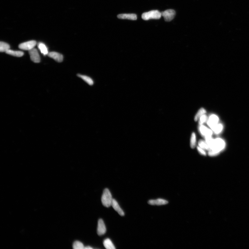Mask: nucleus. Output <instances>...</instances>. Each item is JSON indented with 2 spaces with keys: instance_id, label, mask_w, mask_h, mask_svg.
I'll list each match as a JSON object with an SVG mask.
<instances>
[{
  "instance_id": "dca6fc26",
  "label": "nucleus",
  "mask_w": 249,
  "mask_h": 249,
  "mask_svg": "<svg viewBox=\"0 0 249 249\" xmlns=\"http://www.w3.org/2000/svg\"><path fill=\"white\" fill-rule=\"evenodd\" d=\"M103 244L105 248L107 249H115L116 248L112 241L109 239L107 238L104 240Z\"/></svg>"
},
{
  "instance_id": "a211bd4d",
  "label": "nucleus",
  "mask_w": 249,
  "mask_h": 249,
  "mask_svg": "<svg viewBox=\"0 0 249 249\" xmlns=\"http://www.w3.org/2000/svg\"><path fill=\"white\" fill-rule=\"evenodd\" d=\"M10 45L9 44L4 42H1L0 43V51L1 53L5 52L8 51L10 49Z\"/></svg>"
},
{
  "instance_id": "ddd939ff",
  "label": "nucleus",
  "mask_w": 249,
  "mask_h": 249,
  "mask_svg": "<svg viewBox=\"0 0 249 249\" xmlns=\"http://www.w3.org/2000/svg\"><path fill=\"white\" fill-rule=\"evenodd\" d=\"M112 206L116 211L120 215L123 216L125 214L123 211L122 210L118 204V202L115 199H112Z\"/></svg>"
},
{
  "instance_id": "9b49d317",
  "label": "nucleus",
  "mask_w": 249,
  "mask_h": 249,
  "mask_svg": "<svg viewBox=\"0 0 249 249\" xmlns=\"http://www.w3.org/2000/svg\"><path fill=\"white\" fill-rule=\"evenodd\" d=\"M148 203L151 205L160 206L168 204V202L162 199H158L156 200H150L148 201Z\"/></svg>"
},
{
  "instance_id": "39448f33",
  "label": "nucleus",
  "mask_w": 249,
  "mask_h": 249,
  "mask_svg": "<svg viewBox=\"0 0 249 249\" xmlns=\"http://www.w3.org/2000/svg\"><path fill=\"white\" fill-rule=\"evenodd\" d=\"M37 45V42L34 40L22 43L19 45L20 49L25 50H29L33 49Z\"/></svg>"
},
{
  "instance_id": "5701e85b",
  "label": "nucleus",
  "mask_w": 249,
  "mask_h": 249,
  "mask_svg": "<svg viewBox=\"0 0 249 249\" xmlns=\"http://www.w3.org/2000/svg\"><path fill=\"white\" fill-rule=\"evenodd\" d=\"M73 248L74 249H83L85 248V246L81 242L76 241L73 243Z\"/></svg>"
},
{
  "instance_id": "20e7f679",
  "label": "nucleus",
  "mask_w": 249,
  "mask_h": 249,
  "mask_svg": "<svg viewBox=\"0 0 249 249\" xmlns=\"http://www.w3.org/2000/svg\"><path fill=\"white\" fill-rule=\"evenodd\" d=\"M161 15L166 22H170L173 19L176 15V12L174 10L168 9L161 12Z\"/></svg>"
},
{
  "instance_id": "aec40b11",
  "label": "nucleus",
  "mask_w": 249,
  "mask_h": 249,
  "mask_svg": "<svg viewBox=\"0 0 249 249\" xmlns=\"http://www.w3.org/2000/svg\"><path fill=\"white\" fill-rule=\"evenodd\" d=\"M206 112V110H205L203 108H201V109L199 110L197 113L196 114V115L195 116L194 120L195 121H197L202 116L204 115Z\"/></svg>"
},
{
  "instance_id": "0eeeda50",
  "label": "nucleus",
  "mask_w": 249,
  "mask_h": 249,
  "mask_svg": "<svg viewBox=\"0 0 249 249\" xmlns=\"http://www.w3.org/2000/svg\"><path fill=\"white\" fill-rule=\"evenodd\" d=\"M106 232V227L103 220L99 219L98 221L97 229V234L99 236H101L105 234Z\"/></svg>"
},
{
  "instance_id": "a878e982",
  "label": "nucleus",
  "mask_w": 249,
  "mask_h": 249,
  "mask_svg": "<svg viewBox=\"0 0 249 249\" xmlns=\"http://www.w3.org/2000/svg\"><path fill=\"white\" fill-rule=\"evenodd\" d=\"M84 249H93V248H91V247L90 246H86V247H85V248H84Z\"/></svg>"
},
{
  "instance_id": "393cba45",
  "label": "nucleus",
  "mask_w": 249,
  "mask_h": 249,
  "mask_svg": "<svg viewBox=\"0 0 249 249\" xmlns=\"http://www.w3.org/2000/svg\"><path fill=\"white\" fill-rule=\"evenodd\" d=\"M197 150L199 152V153L200 154L202 155H206V153L205 151H204V149H202V148H200L199 146H198L197 148Z\"/></svg>"
},
{
  "instance_id": "423d86ee",
  "label": "nucleus",
  "mask_w": 249,
  "mask_h": 249,
  "mask_svg": "<svg viewBox=\"0 0 249 249\" xmlns=\"http://www.w3.org/2000/svg\"><path fill=\"white\" fill-rule=\"evenodd\" d=\"M29 53L31 60L35 63H39L41 61L39 53L37 49L33 48L29 50Z\"/></svg>"
},
{
  "instance_id": "6ab92c4d",
  "label": "nucleus",
  "mask_w": 249,
  "mask_h": 249,
  "mask_svg": "<svg viewBox=\"0 0 249 249\" xmlns=\"http://www.w3.org/2000/svg\"><path fill=\"white\" fill-rule=\"evenodd\" d=\"M223 129V126L222 124H218L215 126L213 127L212 130L214 133L216 134H218L221 132Z\"/></svg>"
},
{
  "instance_id": "6e6552de",
  "label": "nucleus",
  "mask_w": 249,
  "mask_h": 249,
  "mask_svg": "<svg viewBox=\"0 0 249 249\" xmlns=\"http://www.w3.org/2000/svg\"><path fill=\"white\" fill-rule=\"evenodd\" d=\"M199 132L202 135L205 137H211L212 134V130L209 129L206 126L200 125L199 127Z\"/></svg>"
},
{
  "instance_id": "4468645a",
  "label": "nucleus",
  "mask_w": 249,
  "mask_h": 249,
  "mask_svg": "<svg viewBox=\"0 0 249 249\" xmlns=\"http://www.w3.org/2000/svg\"><path fill=\"white\" fill-rule=\"evenodd\" d=\"M77 76L78 77L81 78L82 80L85 81L86 83L90 86H93L94 82L93 79L91 77L86 75H82L81 74H78Z\"/></svg>"
},
{
  "instance_id": "f03ea898",
  "label": "nucleus",
  "mask_w": 249,
  "mask_h": 249,
  "mask_svg": "<svg viewBox=\"0 0 249 249\" xmlns=\"http://www.w3.org/2000/svg\"><path fill=\"white\" fill-rule=\"evenodd\" d=\"M112 199L111 193L108 189L106 188L104 190L101 197V202L103 206L106 207H109L112 206Z\"/></svg>"
},
{
  "instance_id": "1a4fd4ad",
  "label": "nucleus",
  "mask_w": 249,
  "mask_h": 249,
  "mask_svg": "<svg viewBox=\"0 0 249 249\" xmlns=\"http://www.w3.org/2000/svg\"><path fill=\"white\" fill-rule=\"evenodd\" d=\"M218 122L219 118L218 116L215 115H212L210 116L207 122V123L208 126L212 129L218 124Z\"/></svg>"
},
{
  "instance_id": "2eb2a0df",
  "label": "nucleus",
  "mask_w": 249,
  "mask_h": 249,
  "mask_svg": "<svg viewBox=\"0 0 249 249\" xmlns=\"http://www.w3.org/2000/svg\"><path fill=\"white\" fill-rule=\"evenodd\" d=\"M6 53L10 55L14 56V57H20L23 56L24 53L23 52L21 51H15L9 49L6 52Z\"/></svg>"
},
{
  "instance_id": "412c9836",
  "label": "nucleus",
  "mask_w": 249,
  "mask_h": 249,
  "mask_svg": "<svg viewBox=\"0 0 249 249\" xmlns=\"http://www.w3.org/2000/svg\"><path fill=\"white\" fill-rule=\"evenodd\" d=\"M199 146V147L204 150H209V147L206 141L202 140H200L198 142Z\"/></svg>"
},
{
  "instance_id": "7ed1b4c3",
  "label": "nucleus",
  "mask_w": 249,
  "mask_h": 249,
  "mask_svg": "<svg viewBox=\"0 0 249 249\" xmlns=\"http://www.w3.org/2000/svg\"><path fill=\"white\" fill-rule=\"evenodd\" d=\"M162 17L161 13L158 10H153L142 14V17L144 20L159 19Z\"/></svg>"
},
{
  "instance_id": "4be33fe9",
  "label": "nucleus",
  "mask_w": 249,
  "mask_h": 249,
  "mask_svg": "<svg viewBox=\"0 0 249 249\" xmlns=\"http://www.w3.org/2000/svg\"><path fill=\"white\" fill-rule=\"evenodd\" d=\"M196 145V135L194 132H193L191 135L190 140V146L192 148H195Z\"/></svg>"
},
{
  "instance_id": "b1692460",
  "label": "nucleus",
  "mask_w": 249,
  "mask_h": 249,
  "mask_svg": "<svg viewBox=\"0 0 249 249\" xmlns=\"http://www.w3.org/2000/svg\"><path fill=\"white\" fill-rule=\"evenodd\" d=\"M199 124L200 125H202L203 124H204L205 122H206L208 121V117L206 115H203L199 119Z\"/></svg>"
},
{
  "instance_id": "9d476101",
  "label": "nucleus",
  "mask_w": 249,
  "mask_h": 249,
  "mask_svg": "<svg viewBox=\"0 0 249 249\" xmlns=\"http://www.w3.org/2000/svg\"><path fill=\"white\" fill-rule=\"evenodd\" d=\"M48 56L50 58H53L56 61L59 62H61L63 61V56L59 53L55 52H52L49 53Z\"/></svg>"
},
{
  "instance_id": "f3484780",
  "label": "nucleus",
  "mask_w": 249,
  "mask_h": 249,
  "mask_svg": "<svg viewBox=\"0 0 249 249\" xmlns=\"http://www.w3.org/2000/svg\"><path fill=\"white\" fill-rule=\"evenodd\" d=\"M38 47L40 51L44 55H48L49 53H48L47 48L45 44L42 43H40L38 44Z\"/></svg>"
},
{
  "instance_id": "f257e3e1",
  "label": "nucleus",
  "mask_w": 249,
  "mask_h": 249,
  "mask_svg": "<svg viewBox=\"0 0 249 249\" xmlns=\"http://www.w3.org/2000/svg\"><path fill=\"white\" fill-rule=\"evenodd\" d=\"M225 146V143L221 138H217L214 140L213 142L209 147L208 155L210 156H214L218 155Z\"/></svg>"
},
{
  "instance_id": "f8f14e48",
  "label": "nucleus",
  "mask_w": 249,
  "mask_h": 249,
  "mask_svg": "<svg viewBox=\"0 0 249 249\" xmlns=\"http://www.w3.org/2000/svg\"><path fill=\"white\" fill-rule=\"evenodd\" d=\"M118 19L136 20L137 19V15L134 14H123L117 15Z\"/></svg>"
}]
</instances>
